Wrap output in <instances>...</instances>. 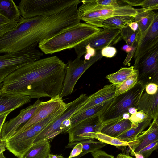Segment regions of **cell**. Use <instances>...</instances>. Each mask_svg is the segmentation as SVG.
Segmentation results:
<instances>
[{
	"mask_svg": "<svg viewBox=\"0 0 158 158\" xmlns=\"http://www.w3.org/2000/svg\"><path fill=\"white\" fill-rule=\"evenodd\" d=\"M65 74V64L56 56L40 59L9 74L2 83L1 92L38 99L60 96Z\"/></svg>",
	"mask_w": 158,
	"mask_h": 158,
	"instance_id": "6da1fadb",
	"label": "cell"
},
{
	"mask_svg": "<svg viewBox=\"0 0 158 158\" xmlns=\"http://www.w3.org/2000/svg\"><path fill=\"white\" fill-rule=\"evenodd\" d=\"M103 29L86 23H79L39 43L38 47L45 54H52L74 48Z\"/></svg>",
	"mask_w": 158,
	"mask_h": 158,
	"instance_id": "7a4b0ae2",
	"label": "cell"
},
{
	"mask_svg": "<svg viewBox=\"0 0 158 158\" xmlns=\"http://www.w3.org/2000/svg\"><path fill=\"white\" fill-rule=\"evenodd\" d=\"M137 83L132 89L124 93L115 96L98 117L96 128L98 132L103 126L123 119L122 116L128 113L131 107L136 108L140 98L145 89Z\"/></svg>",
	"mask_w": 158,
	"mask_h": 158,
	"instance_id": "3957f363",
	"label": "cell"
},
{
	"mask_svg": "<svg viewBox=\"0 0 158 158\" xmlns=\"http://www.w3.org/2000/svg\"><path fill=\"white\" fill-rule=\"evenodd\" d=\"M79 0H22L18 7L24 18L55 14Z\"/></svg>",
	"mask_w": 158,
	"mask_h": 158,
	"instance_id": "277c9868",
	"label": "cell"
},
{
	"mask_svg": "<svg viewBox=\"0 0 158 158\" xmlns=\"http://www.w3.org/2000/svg\"><path fill=\"white\" fill-rule=\"evenodd\" d=\"M33 45L20 51L0 56V85L10 73L22 66L41 59L43 53Z\"/></svg>",
	"mask_w": 158,
	"mask_h": 158,
	"instance_id": "5b68a950",
	"label": "cell"
},
{
	"mask_svg": "<svg viewBox=\"0 0 158 158\" xmlns=\"http://www.w3.org/2000/svg\"><path fill=\"white\" fill-rule=\"evenodd\" d=\"M134 67L138 72L137 83L158 85V46L135 59Z\"/></svg>",
	"mask_w": 158,
	"mask_h": 158,
	"instance_id": "8992f818",
	"label": "cell"
},
{
	"mask_svg": "<svg viewBox=\"0 0 158 158\" xmlns=\"http://www.w3.org/2000/svg\"><path fill=\"white\" fill-rule=\"evenodd\" d=\"M101 50L89 60H81L77 57L73 60H69L65 64L66 74L62 89L60 97L62 98L71 94L74 87L82 75L92 65L102 57Z\"/></svg>",
	"mask_w": 158,
	"mask_h": 158,
	"instance_id": "52a82bcc",
	"label": "cell"
},
{
	"mask_svg": "<svg viewBox=\"0 0 158 158\" xmlns=\"http://www.w3.org/2000/svg\"><path fill=\"white\" fill-rule=\"evenodd\" d=\"M88 96L82 93L76 99L66 103V108L61 116L44 129L37 136L34 143H35L42 141H50L60 134L61 133L60 127L63 121L70 118L82 106L88 98Z\"/></svg>",
	"mask_w": 158,
	"mask_h": 158,
	"instance_id": "ba28073f",
	"label": "cell"
},
{
	"mask_svg": "<svg viewBox=\"0 0 158 158\" xmlns=\"http://www.w3.org/2000/svg\"><path fill=\"white\" fill-rule=\"evenodd\" d=\"M122 39L120 29H103L82 41L74 48V50L77 56L86 47H89L97 51L105 47L116 45Z\"/></svg>",
	"mask_w": 158,
	"mask_h": 158,
	"instance_id": "9c48e42d",
	"label": "cell"
},
{
	"mask_svg": "<svg viewBox=\"0 0 158 158\" xmlns=\"http://www.w3.org/2000/svg\"><path fill=\"white\" fill-rule=\"evenodd\" d=\"M30 127L21 132L14 134L5 141L6 148L18 158H22L33 144L38 135Z\"/></svg>",
	"mask_w": 158,
	"mask_h": 158,
	"instance_id": "30bf717a",
	"label": "cell"
},
{
	"mask_svg": "<svg viewBox=\"0 0 158 158\" xmlns=\"http://www.w3.org/2000/svg\"><path fill=\"white\" fill-rule=\"evenodd\" d=\"M42 102L37 99L33 104L22 109L16 116L5 122L1 130V140L5 142L21 126L27 122L37 110Z\"/></svg>",
	"mask_w": 158,
	"mask_h": 158,
	"instance_id": "8fae6325",
	"label": "cell"
},
{
	"mask_svg": "<svg viewBox=\"0 0 158 158\" xmlns=\"http://www.w3.org/2000/svg\"><path fill=\"white\" fill-rule=\"evenodd\" d=\"M66 105V103L60 96L51 98L50 99L46 102H42L32 117L27 122L21 126L14 134L23 131L65 106Z\"/></svg>",
	"mask_w": 158,
	"mask_h": 158,
	"instance_id": "7c38bea8",
	"label": "cell"
},
{
	"mask_svg": "<svg viewBox=\"0 0 158 158\" xmlns=\"http://www.w3.org/2000/svg\"><path fill=\"white\" fill-rule=\"evenodd\" d=\"M98 117L84 120L69 129L67 132L69 135V142L95 139L98 132L96 128Z\"/></svg>",
	"mask_w": 158,
	"mask_h": 158,
	"instance_id": "4fadbf2b",
	"label": "cell"
},
{
	"mask_svg": "<svg viewBox=\"0 0 158 158\" xmlns=\"http://www.w3.org/2000/svg\"><path fill=\"white\" fill-rule=\"evenodd\" d=\"M158 46V13L157 12L146 33L138 43L134 56L135 59Z\"/></svg>",
	"mask_w": 158,
	"mask_h": 158,
	"instance_id": "5bb4252c",
	"label": "cell"
},
{
	"mask_svg": "<svg viewBox=\"0 0 158 158\" xmlns=\"http://www.w3.org/2000/svg\"><path fill=\"white\" fill-rule=\"evenodd\" d=\"M116 85L112 84L106 85L88 96L75 113L82 112L113 98L115 96Z\"/></svg>",
	"mask_w": 158,
	"mask_h": 158,
	"instance_id": "9a60e30c",
	"label": "cell"
},
{
	"mask_svg": "<svg viewBox=\"0 0 158 158\" xmlns=\"http://www.w3.org/2000/svg\"><path fill=\"white\" fill-rule=\"evenodd\" d=\"M135 140H138L139 143L137 145L129 147V151L131 155L154 142L158 140V118L153 119L148 129L143 131Z\"/></svg>",
	"mask_w": 158,
	"mask_h": 158,
	"instance_id": "2e32d148",
	"label": "cell"
},
{
	"mask_svg": "<svg viewBox=\"0 0 158 158\" xmlns=\"http://www.w3.org/2000/svg\"><path fill=\"white\" fill-rule=\"evenodd\" d=\"M136 109L138 111L144 112L150 120L158 118V92L151 95L144 91L140 98Z\"/></svg>",
	"mask_w": 158,
	"mask_h": 158,
	"instance_id": "e0dca14e",
	"label": "cell"
},
{
	"mask_svg": "<svg viewBox=\"0 0 158 158\" xmlns=\"http://www.w3.org/2000/svg\"><path fill=\"white\" fill-rule=\"evenodd\" d=\"M31 99L28 96L13 95L2 93L0 88V114L13 111L29 102Z\"/></svg>",
	"mask_w": 158,
	"mask_h": 158,
	"instance_id": "ac0fdd59",
	"label": "cell"
},
{
	"mask_svg": "<svg viewBox=\"0 0 158 158\" xmlns=\"http://www.w3.org/2000/svg\"><path fill=\"white\" fill-rule=\"evenodd\" d=\"M90 10L98 11L104 20L118 16H130L134 17L137 14L135 9L127 5L118 6H104L96 3L93 8Z\"/></svg>",
	"mask_w": 158,
	"mask_h": 158,
	"instance_id": "d6986e66",
	"label": "cell"
},
{
	"mask_svg": "<svg viewBox=\"0 0 158 158\" xmlns=\"http://www.w3.org/2000/svg\"><path fill=\"white\" fill-rule=\"evenodd\" d=\"M113 98L82 112L74 114L70 118L71 125L69 129L84 120L98 117L102 111L110 103Z\"/></svg>",
	"mask_w": 158,
	"mask_h": 158,
	"instance_id": "ffe728a7",
	"label": "cell"
},
{
	"mask_svg": "<svg viewBox=\"0 0 158 158\" xmlns=\"http://www.w3.org/2000/svg\"><path fill=\"white\" fill-rule=\"evenodd\" d=\"M135 10L137 14L134 17V19L139 26L140 32L139 41L152 24L156 13L153 10L142 8Z\"/></svg>",
	"mask_w": 158,
	"mask_h": 158,
	"instance_id": "44dd1931",
	"label": "cell"
},
{
	"mask_svg": "<svg viewBox=\"0 0 158 158\" xmlns=\"http://www.w3.org/2000/svg\"><path fill=\"white\" fill-rule=\"evenodd\" d=\"M133 124L128 119H123L102 127L99 132L109 136L116 138L131 128Z\"/></svg>",
	"mask_w": 158,
	"mask_h": 158,
	"instance_id": "7402d4cb",
	"label": "cell"
},
{
	"mask_svg": "<svg viewBox=\"0 0 158 158\" xmlns=\"http://www.w3.org/2000/svg\"><path fill=\"white\" fill-rule=\"evenodd\" d=\"M50 151V141H42L33 143L22 158H47Z\"/></svg>",
	"mask_w": 158,
	"mask_h": 158,
	"instance_id": "603a6c76",
	"label": "cell"
},
{
	"mask_svg": "<svg viewBox=\"0 0 158 158\" xmlns=\"http://www.w3.org/2000/svg\"><path fill=\"white\" fill-rule=\"evenodd\" d=\"M0 14L10 21L18 22L20 19L19 10L12 0H0Z\"/></svg>",
	"mask_w": 158,
	"mask_h": 158,
	"instance_id": "cb8c5ba5",
	"label": "cell"
},
{
	"mask_svg": "<svg viewBox=\"0 0 158 158\" xmlns=\"http://www.w3.org/2000/svg\"><path fill=\"white\" fill-rule=\"evenodd\" d=\"M152 120L148 118L140 123L133 124L129 129L121 134L116 138L127 142L132 141L135 139L151 124Z\"/></svg>",
	"mask_w": 158,
	"mask_h": 158,
	"instance_id": "d4e9b609",
	"label": "cell"
},
{
	"mask_svg": "<svg viewBox=\"0 0 158 158\" xmlns=\"http://www.w3.org/2000/svg\"><path fill=\"white\" fill-rule=\"evenodd\" d=\"M134 21V17L130 16L122 15L112 17L104 20L102 23L104 29H121L128 23Z\"/></svg>",
	"mask_w": 158,
	"mask_h": 158,
	"instance_id": "484cf974",
	"label": "cell"
},
{
	"mask_svg": "<svg viewBox=\"0 0 158 158\" xmlns=\"http://www.w3.org/2000/svg\"><path fill=\"white\" fill-rule=\"evenodd\" d=\"M95 139H88L69 142L65 148H73L77 143H80L82 145V152L86 154L100 150L106 145V144Z\"/></svg>",
	"mask_w": 158,
	"mask_h": 158,
	"instance_id": "4316f807",
	"label": "cell"
},
{
	"mask_svg": "<svg viewBox=\"0 0 158 158\" xmlns=\"http://www.w3.org/2000/svg\"><path fill=\"white\" fill-rule=\"evenodd\" d=\"M95 139L106 144H110L117 147L132 146L137 145L139 143V141L137 140L130 142L123 141L116 138L109 136L100 132L96 133Z\"/></svg>",
	"mask_w": 158,
	"mask_h": 158,
	"instance_id": "83f0119b",
	"label": "cell"
},
{
	"mask_svg": "<svg viewBox=\"0 0 158 158\" xmlns=\"http://www.w3.org/2000/svg\"><path fill=\"white\" fill-rule=\"evenodd\" d=\"M134 70V66L122 68L116 72L107 75L106 78L111 84L117 85L125 80L132 74Z\"/></svg>",
	"mask_w": 158,
	"mask_h": 158,
	"instance_id": "f1b7e54d",
	"label": "cell"
},
{
	"mask_svg": "<svg viewBox=\"0 0 158 158\" xmlns=\"http://www.w3.org/2000/svg\"><path fill=\"white\" fill-rule=\"evenodd\" d=\"M138 72L134 69L132 74L122 83L116 85L115 96H117L127 92L137 83Z\"/></svg>",
	"mask_w": 158,
	"mask_h": 158,
	"instance_id": "f546056e",
	"label": "cell"
},
{
	"mask_svg": "<svg viewBox=\"0 0 158 158\" xmlns=\"http://www.w3.org/2000/svg\"><path fill=\"white\" fill-rule=\"evenodd\" d=\"M120 35L127 44L131 46L135 41L138 43L140 39V31H133L127 24L120 29Z\"/></svg>",
	"mask_w": 158,
	"mask_h": 158,
	"instance_id": "4dcf8cb0",
	"label": "cell"
},
{
	"mask_svg": "<svg viewBox=\"0 0 158 158\" xmlns=\"http://www.w3.org/2000/svg\"><path fill=\"white\" fill-rule=\"evenodd\" d=\"M158 148V140H157L137 152L134 153L141 155L143 158H148L152 152L157 150Z\"/></svg>",
	"mask_w": 158,
	"mask_h": 158,
	"instance_id": "1f68e13d",
	"label": "cell"
},
{
	"mask_svg": "<svg viewBox=\"0 0 158 158\" xmlns=\"http://www.w3.org/2000/svg\"><path fill=\"white\" fill-rule=\"evenodd\" d=\"M147 118V116L144 112L138 111L135 114L131 115L128 119L131 123L137 124L142 122Z\"/></svg>",
	"mask_w": 158,
	"mask_h": 158,
	"instance_id": "d6a6232c",
	"label": "cell"
},
{
	"mask_svg": "<svg viewBox=\"0 0 158 158\" xmlns=\"http://www.w3.org/2000/svg\"><path fill=\"white\" fill-rule=\"evenodd\" d=\"M140 6L142 8L151 10H156L158 8V0H142Z\"/></svg>",
	"mask_w": 158,
	"mask_h": 158,
	"instance_id": "836d02e7",
	"label": "cell"
},
{
	"mask_svg": "<svg viewBox=\"0 0 158 158\" xmlns=\"http://www.w3.org/2000/svg\"><path fill=\"white\" fill-rule=\"evenodd\" d=\"M101 53L102 56L111 58L115 55L117 53V50L114 47L107 46L101 50Z\"/></svg>",
	"mask_w": 158,
	"mask_h": 158,
	"instance_id": "e575fe53",
	"label": "cell"
},
{
	"mask_svg": "<svg viewBox=\"0 0 158 158\" xmlns=\"http://www.w3.org/2000/svg\"><path fill=\"white\" fill-rule=\"evenodd\" d=\"M18 22L10 21L0 25V37L13 28L16 25Z\"/></svg>",
	"mask_w": 158,
	"mask_h": 158,
	"instance_id": "d590c367",
	"label": "cell"
},
{
	"mask_svg": "<svg viewBox=\"0 0 158 158\" xmlns=\"http://www.w3.org/2000/svg\"><path fill=\"white\" fill-rule=\"evenodd\" d=\"M97 3L104 6H121L117 0H96Z\"/></svg>",
	"mask_w": 158,
	"mask_h": 158,
	"instance_id": "8d00e7d4",
	"label": "cell"
},
{
	"mask_svg": "<svg viewBox=\"0 0 158 158\" xmlns=\"http://www.w3.org/2000/svg\"><path fill=\"white\" fill-rule=\"evenodd\" d=\"M138 45L137 42L135 41L132 46V48L130 51L128 53V54L124 60L123 64L127 65L130 62L132 58L134 56Z\"/></svg>",
	"mask_w": 158,
	"mask_h": 158,
	"instance_id": "74e56055",
	"label": "cell"
},
{
	"mask_svg": "<svg viewBox=\"0 0 158 158\" xmlns=\"http://www.w3.org/2000/svg\"><path fill=\"white\" fill-rule=\"evenodd\" d=\"M91 154L93 158H115L112 155L101 149L92 152Z\"/></svg>",
	"mask_w": 158,
	"mask_h": 158,
	"instance_id": "f35d334b",
	"label": "cell"
},
{
	"mask_svg": "<svg viewBox=\"0 0 158 158\" xmlns=\"http://www.w3.org/2000/svg\"><path fill=\"white\" fill-rule=\"evenodd\" d=\"M83 152L82 145L81 143H77L73 148L69 156L67 158H72L79 155Z\"/></svg>",
	"mask_w": 158,
	"mask_h": 158,
	"instance_id": "ab89813d",
	"label": "cell"
},
{
	"mask_svg": "<svg viewBox=\"0 0 158 158\" xmlns=\"http://www.w3.org/2000/svg\"><path fill=\"white\" fill-rule=\"evenodd\" d=\"M145 92L149 95H154L158 92V85L154 83H150L145 87Z\"/></svg>",
	"mask_w": 158,
	"mask_h": 158,
	"instance_id": "60d3db41",
	"label": "cell"
},
{
	"mask_svg": "<svg viewBox=\"0 0 158 158\" xmlns=\"http://www.w3.org/2000/svg\"><path fill=\"white\" fill-rule=\"evenodd\" d=\"M12 111V110H10L0 114V141H2L1 139V132L2 126L7 116Z\"/></svg>",
	"mask_w": 158,
	"mask_h": 158,
	"instance_id": "b9f144b4",
	"label": "cell"
},
{
	"mask_svg": "<svg viewBox=\"0 0 158 158\" xmlns=\"http://www.w3.org/2000/svg\"><path fill=\"white\" fill-rule=\"evenodd\" d=\"M132 156H135L136 158H143L140 154L134 153ZM116 158H134L132 157L127 154L125 153H120L117 156Z\"/></svg>",
	"mask_w": 158,
	"mask_h": 158,
	"instance_id": "7bdbcfd3",
	"label": "cell"
},
{
	"mask_svg": "<svg viewBox=\"0 0 158 158\" xmlns=\"http://www.w3.org/2000/svg\"><path fill=\"white\" fill-rule=\"evenodd\" d=\"M123 2L127 4V5L132 7L133 6H140L142 0H122Z\"/></svg>",
	"mask_w": 158,
	"mask_h": 158,
	"instance_id": "ee69618b",
	"label": "cell"
},
{
	"mask_svg": "<svg viewBox=\"0 0 158 158\" xmlns=\"http://www.w3.org/2000/svg\"><path fill=\"white\" fill-rule=\"evenodd\" d=\"M127 24L133 31L136 32L139 31V26L135 21L131 22Z\"/></svg>",
	"mask_w": 158,
	"mask_h": 158,
	"instance_id": "f6af8a7d",
	"label": "cell"
},
{
	"mask_svg": "<svg viewBox=\"0 0 158 158\" xmlns=\"http://www.w3.org/2000/svg\"><path fill=\"white\" fill-rule=\"evenodd\" d=\"M5 142L0 141V158H6L3 154V152L6 150Z\"/></svg>",
	"mask_w": 158,
	"mask_h": 158,
	"instance_id": "bcb514c9",
	"label": "cell"
},
{
	"mask_svg": "<svg viewBox=\"0 0 158 158\" xmlns=\"http://www.w3.org/2000/svg\"><path fill=\"white\" fill-rule=\"evenodd\" d=\"M10 21L9 20L5 17L0 14V25L6 23Z\"/></svg>",
	"mask_w": 158,
	"mask_h": 158,
	"instance_id": "7dc6e473",
	"label": "cell"
},
{
	"mask_svg": "<svg viewBox=\"0 0 158 158\" xmlns=\"http://www.w3.org/2000/svg\"><path fill=\"white\" fill-rule=\"evenodd\" d=\"M132 46L127 44L123 46L121 48L122 50L126 52H129L131 50Z\"/></svg>",
	"mask_w": 158,
	"mask_h": 158,
	"instance_id": "c3c4849f",
	"label": "cell"
},
{
	"mask_svg": "<svg viewBox=\"0 0 158 158\" xmlns=\"http://www.w3.org/2000/svg\"><path fill=\"white\" fill-rule=\"evenodd\" d=\"M138 110L135 107H131L128 110V113H129L130 115L134 114L136 113Z\"/></svg>",
	"mask_w": 158,
	"mask_h": 158,
	"instance_id": "681fc988",
	"label": "cell"
},
{
	"mask_svg": "<svg viewBox=\"0 0 158 158\" xmlns=\"http://www.w3.org/2000/svg\"><path fill=\"white\" fill-rule=\"evenodd\" d=\"M47 158H64V157L61 156L55 155L50 153Z\"/></svg>",
	"mask_w": 158,
	"mask_h": 158,
	"instance_id": "f907efd6",
	"label": "cell"
},
{
	"mask_svg": "<svg viewBox=\"0 0 158 158\" xmlns=\"http://www.w3.org/2000/svg\"><path fill=\"white\" fill-rule=\"evenodd\" d=\"M85 154L83 152H82V153H81L79 155L76 156V157H73V158H80V157H81L83 156L84 155H85Z\"/></svg>",
	"mask_w": 158,
	"mask_h": 158,
	"instance_id": "816d5d0a",
	"label": "cell"
}]
</instances>
